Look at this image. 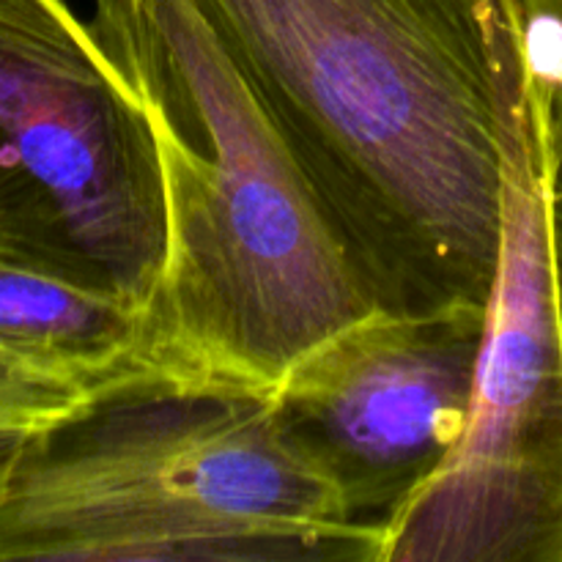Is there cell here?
<instances>
[{"instance_id": "52a82bcc", "label": "cell", "mask_w": 562, "mask_h": 562, "mask_svg": "<svg viewBox=\"0 0 562 562\" xmlns=\"http://www.w3.org/2000/svg\"><path fill=\"white\" fill-rule=\"evenodd\" d=\"M0 349L44 371L102 384L143 360V311L0 252Z\"/></svg>"}, {"instance_id": "7a4b0ae2", "label": "cell", "mask_w": 562, "mask_h": 562, "mask_svg": "<svg viewBox=\"0 0 562 562\" xmlns=\"http://www.w3.org/2000/svg\"><path fill=\"white\" fill-rule=\"evenodd\" d=\"M88 25L140 99L162 168L168 252L143 360L278 387L376 305L195 0H91Z\"/></svg>"}, {"instance_id": "6da1fadb", "label": "cell", "mask_w": 562, "mask_h": 562, "mask_svg": "<svg viewBox=\"0 0 562 562\" xmlns=\"http://www.w3.org/2000/svg\"><path fill=\"white\" fill-rule=\"evenodd\" d=\"M376 311L488 305L530 124L519 0H195Z\"/></svg>"}, {"instance_id": "ba28073f", "label": "cell", "mask_w": 562, "mask_h": 562, "mask_svg": "<svg viewBox=\"0 0 562 562\" xmlns=\"http://www.w3.org/2000/svg\"><path fill=\"white\" fill-rule=\"evenodd\" d=\"M99 384L60 376L0 349V503L27 439Z\"/></svg>"}, {"instance_id": "5b68a950", "label": "cell", "mask_w": 562, "mask_h": 562, "mask_svg": "<svg viewBox=\"0 0 562 562\" xmlns=\"http://www.w3.org/2000/svg\"><path fill=\"white\" fill-rule=\"evenodd\" d=\"M379 562H562V217L549 93L532 80L470 423L384 525Z\"/></svg>"}, {"instance_id": "277c9868", "label": "cell", "mask_w": 562, "mask_h": 562, "mask_svg": "<svg viewBox=\"0 0 562 562\" xmlns=\"http://www.w3.org/2000/svg\"><path fill=\"white\" fill-rule=\"evenodd\" d=\"M0 252L143 313L162 278L151 121L66 0H0Z\"/></svg>"}, {"instance_id": "3957f363", "label": "cell", "mask_w": 562, "mask_h": 562, "mask_svg": "<svg viewBox=\"0 0 562 562\" xmlns=\"http://www.w3.org/2000/svg\"><path fill=\"white\" fill-rule=\"evenodd\" d=\"M274 387L132 362L27 439L0 560L379 562Z\"/></svg>"}, {"instance_id": "9c48e42d", "label": "cell", "mask_w": 562, "mask_h": 562, "mask_svg": "<svg viewBox=\"0 0 562 562\" xmlns=\"http://www.w3.org/2000/svg\"><path fill=\"white\" fill-rule=\"evenodd\" d=\"M549 93V148H552V179L562 217V88Z\"/></svg>"}, {"instance_id": "30bf717a", "label": "cell", "mask_w": 562, "mask_h": 562, "mask_svg": "<svg viewBox=\"0 0 562 562\" xmlns=\"http://www.w3.org/2000/svg\"><path fill=\"white\" fill-rule=\"evenodd\" d=\"M525 3L541 5V9H547V11H552V14L562 16V0H525Z\"/></svg>"}, {"instance_id": "8992f818", "label": "cell", "mask_w": 562, "mask_h": 562, "mask_svg": "<svg viewBox=\"0 0 562 562\" xmlns=\"http://www.w3.org/2000/svg\"><path fill=\"white\" fill-rule=\"evenodd\" d=\"M488 305L371 313L307 351L274 387L285 437L384 530L450 461L470 423Z\"/></svg>"}]
</instances>
